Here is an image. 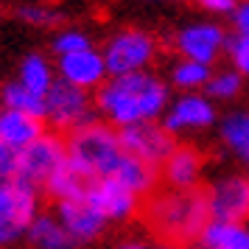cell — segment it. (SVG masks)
I'll use <instances>...</instances> for the list:
<instances>
[{
	"label": "cell",
	"instance_id": "1",
	"mask_svg": "<svg viewBox=\"0 0 249 249\" xmlns=\"http://www.w3.org/2000/svg\"><path fill=\"white\" fill-rule=\"evenodd\" d=\"M171 101V87L151 70L109 76L95 90V109L115 129L160 121Z\"/></svg>",
	"mask_w": 249,
	"mask_h": 249
},
{
	"label": "cell",
	"instance_id": "2",
	"mask_svg": "<svg viewBox=\"0 0 249 249\" xmlns=\"http://www.w3.org/2000/svg\"><path fill=\"white\" fill-rule=\"evenodd\" d=\"M65 146H68V165L84 182L112 177L121 157L126 154L121 146V137H118V129L109 126L107 121H92V124L70 132Z\"/></svg>",
	"mask_w": 249,
	"mask_h": 249
},
{
	"label": "cell",
	"instance_id": "3",
	"mask_svg": "<svg viewBox=\"0 0 249 249\" xmlns=\"http://www.w3.org/2000/svg\"><path fill=\"white\" fill-rule=\"evenodd\" d=\"M148 221L162 238L171 241H196L202 227L210 221L204 191L196 188H171L148 202Z\"/></svg>",
	"mask_w": 249,
	"mask_h": 249
},
{
	"label": "cell",
	"instance_id": "4",
	"mask_svg": "<svg viewBox=\"0 0 249 249\" xmlns=\"http://www.w3.org/2000/svg\"><path fill=\"white\" fill-rule=\"evenodd\" d=\"M95 98H90L87 90H79L68 81L56 79L45 92V121L53 129L62 132H76L81 126L95 121Z\"/></svg>",
	"mask_w": 249,
	"mask_h": 249
},
{
	"label": "cell",
	"instance_id": "5",
	"mask_svg": "<svg viewBox=\"0 0 249 249\" xmlns=\"http://www.w3.org/2000/svg\"><path fill=\"white\" fill-rule=\"evenodd\" d=\"M101 56L109 76L140 73V70H148L151 59L157 56V39L140 28H126L107 39Z\"/></svg>",
	"mask_w": 249,
	"mask_h": 249
},
{
	"label": "cell",
	"instance_id": "6",
	"mask_svg": "<svg viewBox=\"0 0 249 249\" xmlns=\"http://www.w3.org/2000/svg\"><path fill=\"white\" fill-rule=\"evenodd\" d=\"M36 213H39L36 188L17 179L0 182V247L23 238Z\"/></svg>",
	"mask_w": 249,
	"mask_h": 249
},
{
	"label": "cell",
	"instance_id": "7",
	"mask_svg": "<svg viewBox=\"0 0 249 249\" xmlns=\"http://www.w3.org/2000/svg\"><path fill=\"white\" fill-rule=\"evenodd\" d=\"M68 162V146L53 132H42L34 143L20 148V165H17V182L42 188L51 174Z\"/></svg>",
	"mask_w": 249,
	"mask_h": 249
},
{
	"label": "cell",
	"instance_id": "8",
	"mask_svg": "<svg viewBox=\"0 0 249 249\" xmlns=\"http://www.w3.org/2000/svg\"><path fill=\"white\" fill-rule=\"evenodd\" d=\"M207 215L213 221H249V174H227L204 191Z\"/></svg>",
	"mask_w": 249,
	"mask_h": 249
},
{
	"label": "cell",
	"instance_id": "9",
	"mask_svg": "<svg viewBox=\"0 0 249 249\" xmlns=\"http://www.w3.org/2000/svg\"><path fill=\"white\" fill-rule=\"evenodd\" d=\"M213 124H215V104L204 92H182L177 98H171L162 118H160V126L168 135L202 132Z\"/></svg>",
	"mask_w": 249,
	"mask_h": 249
},
{
	"label": "cell",
	"instance_id": "10",
	"mask_svg": "<svg viewBox=\"0 0 249 249\" xmlns=\"http://www.w3.org/2000/svg\"><path fill=\"white\" fill-rule=\"evenodd\" d=\"M118 137H121V146H124L126 154L148 162L151 168H160L168 160V154L174 151V146H177L174 135H168L157 121L118 129Z\"/></svg>",
	"mask_w": 249,
	"mask_h": 249
},
{
	"label": "cell",
	"instance_id": "11",
	"mask_svg": "<svg viewBox=\"0 0 249 249\" xmlns=\"http://www.w3.org/2000/svg\"><path fill=\"white\" fill-rule=\"evenodd\" d=\"M81 196L104 215V221H126L137 213V204H140V196H135L132 191H126L121 182L115 179H90L84 182L81 188Z\"/></svg>",
	"mask_w": 249,
	"mask_h": 249
},
{
	"label": "cell",
	"instance_id": "12",
	"mask_svg": "<svg viewBox=\"0 0 249 249\" xmlns=\"http://www.w3.org/2000/svg\"><path fill=\"white\" fill-rule=\"evenodd\" d=\"M174 45L182 53V59H196L202 65H213L227 45V31L218 23H193L185 25L177 34Z\"/></svg>",
	"mask_w": 249,
	"mask_h": 249
},
{
	"label": "cell",
	"instance_id": "13",
	"mask_svg": "<svg viewBox=\"0 0 249 249\" xmlns=\"http://www.w3.org/2000/svg\"><path fill=\"white\" fill-rule=\"evenodd\" d=\"M56 79L68 81L79 90H98L104 81L109 79L107 73V65H104L101 51L95 48H87V51H79V53H68V56H59L56 62Z\"/></svg>",
	"mask_w": 249,
	"mask_h": 249
},
{
	"label": "cell",
	"instance_id": "14",
	"mask_svg": "<svg viewBox=\"0 0 249 249\" xmlns=\"http://www.w3.org/2000/svg\"><path fill=\"white\" fill-rule=\"evenodd\" d=\"M56 218L65 224V230L70 232V238L76 244H87L92 238H98L104 232V215L92 207L84 196H70V199H59L56 202Z\"/></svg>",
	"mask_w": 249,
	"mask_h": 249
},
{
	"label": "cell",
	"instance_id": "15",
	"mask_svg": "<svg viewBox=\"0 0 249 249\" xmlns=\"http://www.w3.org/2000/svg\"><path fill=\"white\" fill-rule=\"evenodd\" d=\"M160 168H162V177L171 188H196L204 168V160L193 146H174V151Z\"/></svg>",
	"mask_w": 249,
	"mask_h": 249
},
{
	"label": "cell",
	"instance_id": "16",
	"mask_svg": "<svg viewBox=\"0 0 249 249\" xmlns=\"http://www.w3.org/2000/svg\"><path fill=\"white\" fill-rule=\"evenodd\" d=\"M42 132H45V126H42L39 118L25 115L20 109L0 107V143H6L12 148H25L28 143H34Z\"/></svg>",
	"mask_w": 249,
	"mask_h": 249
},
{
	"label": "cell",
	"instance_id": "17",
	"mask_svg": "<svg viewBox=\"0 0 249 249\" xmlns=\"http://www.w3.org/2000/svg\"><path fill=\"white\" fill-rule=\"evenodd\" d=\"M199 249H249V227L232 221H207L196 238Z\"/></svg>",
	"mask_w": 249,
	"mask_h": 249
},
{
	"label": "cell",
	"instance_id": "18",
	"mask_svg": "<svg viewBox=\"0 0 249 249\" xmlns=\"http://www.w3.org/2000/svg\"><path fill=\"white\" fill-rule=\"evenodd\" d=\"M109 179L121 182L126 191H132L135 196H146V193H151L154 185H157V168H151L148 162L132 157V154H124Z\"/></svg>",
	"mask_w": 249,
	"mask_h": 249
},
{
	"label": "cell",
	"instance_id": "19",
	"mask_svg": "<svg viewBox=\"0 0 249 249\" xmlns=\"http://www.w3.org/2000/svg\"><path fill=\"white\" fill-rule=\"evenodd\" d=\"M25 235L31 238L36 249H76V241L70 238L65 224L51 213H36Z\"/></svg>",
	"mask_w": 249,
	"mask_h": 249
},
{
	"label": "cell",
	"instance_id": "20",
	"mask_svg": "<svg viewBox=\"0 0 249 249\" xmlns=\"http://www.w3.org/2000/svg\"><path fill=\"white\" fill-rule=\"evenodd\" d=\"M17 81L23 84L25 90L36 92V95H45V92L51 90V84L56 81V68H53L42 53H28V56L20 62Z\"/></svg>",
	"mask_w": 249,
	"mask_h": 249
},
{
	"label": "cell",
	"instance_id": "21",
	"mask_svg": "<svg viewBox=\"0 0 249 249\" xmlns=\"http://www.w3.org/2000/svg\"><path fill=\"white\" fill-rule=\"evenodd\" d=\"M0 107H9V109H20L25 115H34L39 121H45V95H36V92L25 90L20 81H6L0 87Z\"/></svg>",
	"mask_w": 249,
	"mask_h": 249
},
{
	"label": "cell",
	"instance_id": "22",
	"mask_svg": "<svg viewBox=\"0 0 249 249\" xmlns=\"http://www.w3.org/2000/svg\"><path fill=\"white\" fill-rule=\"evenodd\" d=\"M221 140L224 146L235 154V157L244 160L249 174V112H232L221 121Z\"/></svg>",
	"mask_w": 249,
	"mask_h": 249
},
{
	"label": "cell",
	"instance_id": "23",
	"mask_svg": "<svg viewBox=\"0 0 249 249\" xmlns=\"http://www.w3.org/2000/svg\"><path fill=\"white\" fill-rule=\"evenodd\" d=\"M210 73H213L210 65H202L196 59H179L171 68V84L179 87L182 92H199V90H204Z\"/></svg>",
	"mask_w": 249,
	"mask_h": 249
},
{
	"label": "cell",
	"instance_id": "24",
	"mask_svg": "<svg viewBox=\"0 0 249 249\" xmlns=\"http://www.w3.org/2000/svg\"><path fill=\"white\" fill-rule=\"evenodd\" d=\"M241 90H244V76L232 68L210 73V79L204 84V95L210 101H232V98H238Z\"/></svg>",
	"mask_w": 249,
	"mask_h": 249
},
{
	"label": "cell",
	"instance_id": "25",
	"mask_svg": "<svg viewBox=\"0 0 249 249\" xmlns=\"http://www.w3.org/2000/svg\"><path fill=\"white\" fill-rule=\"evenodd\" d=\"M45 188V193H51L53 199H70V196H79L81 188H84V179H81L76 171L70 168L68 162L62 165V168H56L53 174H51V179L42 185Z\"/></svg>",
	"mask_w": 249,
	"mask_h": 249
},
{
	"label": "cell",
	"instance_id": "26",
	"mask_svg": "<svg viewBox=\"0 0 249 249\" xmlns=\"http://www.w3.org/2000/svg\"><path fill=\"white\" fill-rule=\"evenodd\" d=\"M92 48L90 34H84L79 28H65L53 36V53L56 56H68V53H79V51H87Z\"/></svg>",
	"mask_w": 249,
	"mask_h": 249
},
{
	"label": "cell",
	"instance_id": "27",
	"mask_svg": "<svg viewBox=\"0 0 249 249\" xmlns=\"http://www.w3.org/2000/svg\"><path fill=\"white\" fill-rule=\"evenodd\" d=\"M224 53L232 62V70H238L244 79H249V34H227Z\"/></svg>",
	"mask_w": 249,
	"mask_h": 249
},
{
	"label": "cell",
	"instance_id": "28",
	"mask_svg": "<svg viewBox=\"0 0 249 249\" xmlns=\"http://www.w3.org/2000/svg\"><path fill=\"white\" fill-rule=\"evenodd\" d=\"M17 17L28 25H36V28H48V25L59 23V14L53 9H45V6H20Z\"/></svg>",
	"mask_w": 249,
	"mask_h": 249
},
{
	"label": "cell",
	"instance_id": "29",
	"mask_svg": "<svg viewBox=\"0 0 249 249\" xmlns=\"http://www.w3.org/2000/svg\"><path fill=\"white\" fill-rule=\"evenodd\" d=\"M17 165H20V148L0 143V182L17 179Z\"/></svg>",
	"mask_w": 249,
	"mask_h": 249
},
{
	"label": "cell",
	"instance_id": "30",
	"mask_svg": "<svg viewBox=\"0 0 249 249\" xmlns=\"http://www.w3.org/2000/svg\"><path fill=\"white\" fill-rule=\"evenodd\" d=\"M235 34H249V0H238L235 12L230 14Z\"/></svg>",
	"mask_w": 249,
	"mask_h": 249
},
{
	"label": "cell",
	"instance_id": "31",
	"mask_svg": "<svg viewBox=\"0 0 249 249\" xmlns=\"http://www.w3.org/2000/svg\"><path fill=\"white\" fill-rule=\"evenodd\" d=\"M199 6H202L207 14H230L235 12V6H238V0H199Z\"/></svg>",
	"mask_w": 249,
	"mask_h": 249
},
{
	"label": "cell",
	"instance_id": "32",
	"mask_svg": "<svg viewBox=\"0 0 249 249\" xmlns=\"http://www.w3.org/2000/svg\"><path fill=\"white\" fill-rule=\"evenodd\" d=\"M160 249H174V247H160Z\"/></svg>",
	"mask_w": 249,
	"mask_h": 249
}]
</instances>
